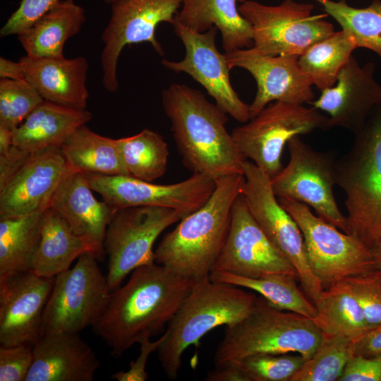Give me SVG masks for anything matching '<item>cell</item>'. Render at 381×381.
<instances>
[{
	"label": "cell",
	"mask_w": 381,
	"mask_h": 381,
	"mask_svg": "<svg viewBox=\"0 0 381 381\" xmlns=\"http://www.w3.org/2000/svg\"><path fill=\"white\" fill-rule=\"evenodd\" d=\"M194 282L155 262L143 265L128 282L111 292L92 328L115 358L157 334L172 319Z\"/></svg>",
	"instance_id": "cell-1"
},
{
	"label": "cell",
	"mask_w": 381,
	"mask_h": 381,
	"mask_svg": "<svg viewBox=\"0 0 381 381\" xmlns=\"http://www.w3.org/2000/svg\"><path fill=\"white\" fill-rule=\"evenodd\" d=\"M176 147L186 167L214 180L243 175L246 158L226 128L227 114L198 90L172 83L162 92Z\"/></svg>",
	"instance_id": "cell-2"
},
{
	"label": "cell",
	"mask_w": 381,
	"mask_h": 381,
	"mask_svg": "<svg viewBox=\"0 0 381 381\" xmlns=\"http://www.w3.org/2000/svg\"><path fill=\"white\" fill-rule=\"evenodd\" d=\"M244 180L243 174L216 180L207 202L163 236L154 251L155 262L194 282L209 277L226 241L232 206Z\"/></svg>",
	"instance_id": "cell-3"
},
{
	"label": "cell",
	"mask_w": 381,
	"mask_h": 381,
	"mask_svg": "<svg viewBox=\"0 0 381 381\" xmlns=\"http://www.w3.org/2000/svg\"><path fill=\"white\" fill-rule=\"evenodd\" d=\"M257 296L209 277L195 282L168 323L157 349L159 363L169 379L176 378L183 353L219 326L236 324L253 310Z\"/></svg>",
	"instance_id": "cell-4"
},
{
	"label": "cell",
	"mask_w": 381,
	"mask_h": 381,
	"mask_svg": "<svg viewBox=\"0 0 381 381\" xmlns=\"http://www.w3.org/2000/svg\"><path fill=\"white\" fill-rule=\"evenodd\" d=\"M355 136L337 160L336 183L346 195L348 234L370 250L381 241V106Z\"/></svg>",
	"instance_id": "cell-5"
},
{
	"label": "cell",
	"mask_w": 381,
	"mask_h": 381,
	"mask_svg": "<svg viewBox=\"0 0 381 381\" xmlns=\"http://www.w3.org/2000/svg\"><path fill=\"white\" fill-rule=\"evenodd\" d=\"M225 327L215 365L258 353H296L306 361L322 335L311 318L277 308L260 295L247 317Z\"/></svg>",
	"instance_id": "cell-6"
},
{
	"label": "cell",
	"mask_w": 381,
	"mask_h": 381,
	"mask_svg": "<svg viewBox=\"0 0 381 381\" xmlns=\"http://www.w3.org/2000/svg\"><path fill=\"white\" fill-rule=\"evenodd\" d=\"M277 200L298 226L309 266L324 288L375 270L371 250L356 237L315 215L306 204L289 198Z\"/></svg>",
	"instance_id": "cell-7"
},
{
	"label": "cell",
	"mask_w": 381,
	"mask_h": 381,
	"mask_svg": "<svg viewBox=\"0 0 381 381\" xmlns=\"http://www.w3.org/2000/svg\"><path fill=\"white\" fill-rule=\"evenodd\" d=\"M328 128V116L314 107L274 101L231 134L246 159L272 178L284 168L281 158L289 140Z\"/></svg>",
	"instance_id": "cell-8"
},
{
	"label": "cell",
	"mask_w": 381,
	"mask_h": 381,
	"mask_svg": "<svg viewBox=\"0 0 381 381\" xmlns=\"http://www.w3.org/2000/svg\"><path fill=\"white\" fill-rule=\"evenodd\" d=\"M88 253L75 265L57 274L45 306L42 334L49 332L79 333L92 327L105 309L110 295L107 276Z\"/></svg>",
	"instance_id": "cell-9"
},
{
	"label": "cell",
	"mask_w": 381,
	"mask_h": 381,
	"mask_svg": "<svg viewBox=\"0 0 381 381\" xmlns=\"http://www.w3.org/2000/svg\"><path fill=\"white\" fill-rule=\"evenodd\" d=\"M314 6L284 0L267 6L246 0L238 6L253 30V48L270 56H300L308 47L333 33L325 15H313Z\"/></svg>",
	"instance_id": "cell-10"
},
{
	"label": "cell",
	"mask_w": 381,
	"mask_h": 381,
	"mask_svg": "<svg viewBox=\"0 0 381 381\" xmlns=\"http://www.w3.org/2000/svg\"><path fill=\"white\" fill-rule=\"evenodd\" d=\"M243 175L241 194L250 214L295 267L303 289L317 304L325 289L309 266L298 226L278 201L269 175L247 159L243 164Z\"/></svg>",
	"instance_id": "cell-11"
},
{
	"label": "cell",
	"mask_w": 381,
	"mask_h": 381,
	"mask_svg": "<svg viewBox=\"0 0 381 381\" xmlns=\"http://www.w3.org/2000/svg\"><path fill=\"white\" fill-rule=\"evenodd\" d=\"M182 218L176 210L162 207H130L115 212L104 243L111 292L135 269L155 262V241L164 229Z\"/></svg>",
	"instance_id": "cell-12"
},
{
	"label": "cell",
	"mask_w": 381,
	"mask_h": 381,
	"mask_svg": "<svg viewBox=\"0 0 381 381\" xmlns=\"http://www.w3.org/2000/svg\"><path fill=\"white\" fill-rule=\"evenodd\" d=\"M287 145L289 162L271 178L275 195L306 204L318 216L348 234L346 216L339 210L333 191L337 185V160L333 155L314 150L299 135L289 140Z\"/></svg>",
	"instance_id": "cell-13"
},
{
	"label": "cell",
	"mask_w": 381,
	"mask_h": 381,
	"mask_svg": "<svg viewBox=\"0 0 381 381\" xmlns=\"http://www.w3.org/2000/svg\"><path fill=\"white\" fill-rule=\"evenodd\" d=\"M183 0H114L111 16L102 34V82L104 88L115 92L119 89L118 61L127 45L147 42L160 56L164 50L156 38L157 25L174 23Z\"/></svg>",
	"instance_id": "cell-14"
},
{
	"label": "cell",
	"mask_w": 381,
	"mask_h": 381,
	"mask_svg": "<svg viewBox=\"0 0 381 381\" xmlns=\"http://www.w3.org/2000/svg\"><path fill=\"white\" fill-rule=\"evenodd\" d=\"M89 186L115 210L137 206H154L176 210L182 217L202 207L216 188V181L193 173L172 184H155L130 176L85 174Z\"/></svg>",
	"instance_id": "cell-15"
},
{
	"label": "cell",
	"mask_w": 381,
	"mask_h": 381,
	"mask_svg": "<svg viewBox=\"0 0 381 381\" xmlns=\"http://www.w3.org/2000/svg\"><path fill=\"white\" fill-rule=\"evenodd\" d=\"M212 272L253 279L279 273L298 277L295 267L252 216L241 194L232 206L229 231Z\"/></svg>",
	"instance_id": "cell-16"
},
{
	"label": "cell",
	"mask_w": 381,
	"mask_h": 381,
	"mask_svg": "<svg viewBox=\"0 0 381 381\" xmlns=\"http://www.w3.org/2000/svg\"><path fill=\"white\" fill-rule=\"evenodd\" d=\"M172 25L185 47L186 54L179 61L162 59L161 64L175 73L188 74L227 114L238 122H248L251 119L249 104L243 102L234 90L230 80L231 69L224 54L220 53L216 47L217 28L214 26L199 33L177 23Z\"/></svg>",
	"instance_id": "cell-17"
},
{
	"label": "cell",
	"mask_w": 381,
	"mask_h": 381,
	"mask_svg": "<svg viewBox=\"0 0 381 381\" xmlns=\"http://www.w3.org/2000/svg\"><path fill=\"white\" fill-rule=\"evenodd\" d=\"M224 54L230 69L243 68L255 80L257 92L249 104L251 118L274 101L296 104L313 101V85L298 65L299 56H270L253 47Z\"/></svg>",
	"instance_id": "cell-18"
},
{
	"label": "cell",
	"mask_w": 381,
	"mask_h": 381,
	"mask_svg": "<svg viewBox=\"0 0 381 381\" xmlns=\"http://www.w3.org/2000/svg\"><path fill=\"white\" fill-rule=\"evenodd\" d=\"M54 277L32 271L0 277V344L33 346L42 335L43 313Z\"/></svg>",
	"instance_id": "cell-19"
},
{
	"label": "cell",
	"mask_w": 381,
	"mask_h": 381,
	"mask_svg": "<svg viewBox=\"0 0 381 381\" xmlns=\"http://www.w3.org/2000/svg\"><path fill=\"white\" fill-rule=\"evenodd\" d=\"M375 71L373 62L361 66L351 55L335 85L322 90L320 96L310 103L328 114L329 128L339 126L356 133L381 106V85L375 79Z\"/></svg>",
	"instance_id": "cell-20"
},
{
	"label": "cell",
	"mask_w": 381,
	"mask_h": 381,
	"mask_svg": "<svg viewBox=\"0 0 381 381\" xmlns=\"http://www.w3.org/2000/svg\"><path fill=\"white\" fill-rule=\"evenodd\" d=\"M72 172L60 147L34 152L0 188V219L44 211L56 190Z\"/></svg>",
	"instance_id": "cell-21"
},
{
	"label": "cell",
	"mask_w": 381,
	"mask_h": 381,
	"mask_svg": "<svg viewBox=\"0 0 381 381\" xmlns=\"http://www.w3.org/2000/svg\"><path fill=\"white\" fill-rule=\"evenodd\" d=\"M92 191L85 174L71 172L56 190L49 207L64 217L87 253L99 260L106 253V232L116 210L104 200H98Z\"/></svg>",
	"instance_id": "cell-22"
},
{
	"label": "cell",
	"mask_w": 381,
	"mask_h": 381,
	"mask_svg": "<svg viewBox=\"0 0 381 381\" xmlns=\"http://www.w3.org/2000/svg\"><path fill=\"white\" fill-rule=\"evenodd\" d=\"M32 348L25 381H92L100 365L94 350L78 333H45Z\"/></svg>",
	"instance_id": "cell-23"
},
{
	"label": "cell",
	"mask_w": 381,
	"mask_h": 381,
	"mask_svg": "<svg viewBox=\"0 0 381 381\" xmlns=\"http://www.w3.org/2000/svg\"><path fill=\"white\" fill-rule=\"evenodd\" d=\"M25 80L44 100L77 109H86L88 61L84 56L72 59L21 57Z\"/></svg>",
	"instance_id": "cell-24"
},
{
	"label": "cell",
	"mask_w": 381,
	"mask_h": 381,
	"mask_svg": "<svg viewBox=\"0 0 381 381\" xmlns=\"http://www.w3.org/2000/svg\"><path fill=\"white\" fill-rule=\"evenodd\" d=\"M246 0H183L174 23L202 33L215 26L222 35L224 52L253 45L250 23L241 16L238 4Z\"/></svg>",
	"instance_id": "cell-25"
},
{
	"label": "cell",
	"mask_w": 381,
	"mask_h": 381,
	"mask_svg": "<svg viewBox=\"0 0 381 381\" xmlns=\"http://www.w3.org/2000/svg\"><path fill=\"white\" fill-rule=\"evenodd\" d=\"M92 118L77 109L43 101L13 130V145L31 152L61 147L80 126Z\"/></svg>",
	"instance_id": "cell-26"
},
{
	"label": "cell",
	"mask_w": 381,
	"mask_h": 381,
	"mask_svg": "<svg viewBox=\"0 0 381 381\" xmlns=\"http://www.w3.org/2000/svg\"><path fill=\"white\" fill-rule=\"evenodd\" d=\"M86 20L84 8L73 0H60L18 39L31 58H62L66 42Z\"/></svg>",
	"instance_id": "cell-27"
},
{
	"label": "cell",
	"mask_w": 381,
	"mask_h": 381,
	"mask_svg": "<svg viewBox=\"0 0 381 381\" xmlns=\"http://www.w3.org/2000/svg\"><path fill=\"white\" fill-rule=\"evenodd\" d=\"M85 253V245L64 217L52 207L45 210L32 271L40 277H55Z\"/></svg>",
	"instance_id": "cell-28"
},
{
	"label": "cell",
	"mask_w": 381,
	"mask_h": 381,
	"mask_svg": "<svg viewBox=\"0 0 381 381\" xmlns=\"http://www.w3.org/2000/svg\"><path fill=\"white\" fill-rule=\"evenodd\" d=\"M60 148L72 172L130 176L116 139L99 135L85 124L78 128Z\"/></svg>",
	"instance_id": "cell-29"
},
{
	"label": "cell",
	"mask_w": 381,
	"mask_h": 381,
	"mask_svg": "<svg viewBox=\"0 0 381 381\" xmlns=\"http://www.w3.org/2000/svg\"><path fill=\"white\" fill-rule=\"evenodd\" d=\"M43 212L0 219V277L32 271Z\"/></svg>",
	"instance_id": "cell-30"
},
{
	"label": "cell",
	"mask_w": 381,
	"mask_h": 381,
	"mask_svg": "<svg viewBox=\"0 0 381 381\" xmlns=\"http://www.w3.org/2000/svg\"><path fill=\"white\" fill-rule=\"evenodd\" d=\"M312 319L322 333L356 338L370 327L350 286L342 279L323 291Z\"/></svg>",
	"instance_id": "cell-31"
},
{
	"label": "cell",
	"mask_w": 381,
	"mask_h": 381,
	"mask_svg": "<svg viewBox=\"0 0 381 381\" xmlns=\"http://www.w3.org/2000/svg\"><path fill=\"white\" fill-rule=\"evenodd\" d=\"M356 49L353 37L341 29L308 47L298 56V65L313 86L322 91L335 85Z\"/></svg>",
	"instance_id": "cell-32"
},
{
	"label": "cell",
	"mask_w": 381,
	"mask_h": 381,
	"mask_svg": "<svg viewBox=\"0 0 381 381\" xmlns=\"http://www.w3.org/2000/svg\"><path fill=\"white\" fill-rule=\"evenodd\" d=\"M210 277L217 282L251 289L280 310L294 312L311 319L317 315L315 305L298 289L296 276L279 273L253 279L226 272H212Z\"/></svg>",
	"instance_id": "cell-33"
},
{
	"label": "cell",
	"mask_w": 381,
	"mask_h": 381,
	"mask_svg": "<svg viewBox=\"0 0 381 381\" xmlns=\"http://www.w3.org/2000/svg\"><path fill=\"white\" fill-rule=\"evenodd\" d=\"M131 176L152 182L167 169L169 150L162 135L143 129L132 136L116 139Z\"/></svg>",
	"instance_id": "cell-34"
},
{
	"label": "cell",
	"mask_w": 381,
	"mask_h": 381,
	"mask_svg": "<svg viewBox=\"0 0 381 381\" xmlns=\"http://www.w3.org/2000/svg\"><path fill=\"white\" fill-rule=\"evenodd\" d=\"M349 32L357 48H365L381 59V1L375 0L365 8L349 6L345 0H313Z\"/></svg>",
	"instance_id": "cell-35"
},
{
	"label": "cell",
	"mask_w": 381,
	"mask_h": 381,
	"mask_svg": "<svg viewBox=\"0 0 381 381\" xmlns=\"http://www.w3.org/2000/svg\"><path fill=\"white\" fill-rule=\"evenodd\" d=\"M355 338L322 333L313 355L291 377L290 381L339 380L353 356Z\"/></svg>",
	"instance_id": "cell-36"
},
{
	"label": "cell",
	"mask_w": 381,
	"mask_h": 381,
	"mask_svg": "<svg viewBox=\"0 0 381 381\" xmlns=\"http://www.w3.org/2000/svg\"><path fill=\"white\" fill-rule=\"evenodd\" d=\"M229 361L247 381H290L306 359L299 353H258Z\"/></svg>",
	"instance_id": "cell-37"
},
{
	"label": "cell",
	"mask_w": 381,
	"mask_h": 381,
	"mask_svg": "<svg viewBox=\"0 0 381 381\" xmlns=\"http://www.w3.org/2000/svg\"><path fill=\"white\" fill-rule=\"evenodd\" d=\"M43 101L26 80L0 79V126L14 130Z\"/></svg>",
	"instance_id": "cell-38"
},
{
	"label": "cell",
	"mask_w": 381,
	"mask_h": 381,
	"mask_svg": "<svg viewBox=\"0 0 381 381\" xmlns=\"http://www.w3.org/2000/svg\"><path fill=\"white\" fill-rule=\"evenodd\" d=\"M344 279L350 286L368 327L381 325V272L374 270Z\"/></svg>",
	"instance_id": "cell-39"
},
{
	"label": "cell",
	"mask_w": 381,
	"mask_h": 381,
	"mask_svg": "<svg viewBox=\"0 0 381 381\" xmlns=\"http://www.w3.org/2000/svg\"><path fill=\"white\" fill-rule=\"evenodd\" d=\"M32 361V346L1 345L0 381H25Z\"/></svg>",
	"instance_id": "cell-40"
},
{
	"label": "cell",
	"mask_w": 381,
	"mask_h": 381,
	"mask_svg": "<svg viewBox=\"0 0 381 381\" xmlns=\"http://www.w3.org/2000/svg\"><path fill=\"white\" fill-rule=\"evenodd\" d=\"M60 0H20L17 9L0 30V37L19 35L50 10Z\"/></svg>",
	"instance_id": "cell-41"
},
{
	"label": "cell",
	"mask_w": 381,
	"mask_h": 381,
	"mask_svg": "<svg viewBox=\"0 0 381 381\" xmlns=\"http://www.w3.org/2000/svg\"><path fill=\"white\" fill-rule=\"evenodd\" d=\"M339 381H381V356L371 358L353 356Z\"/></svg>",
	"instance_id": "cell-42"
},
{
	"label": "cell",
	"mask_w": 381,
	"mask_h": 381,
	"mask_svg": "<svg viewBox=\"0 0 381 381\" xmlns=\"http://www.w3.org/2000/svg\"><path fill=\"white\" fill-rule=\"evenodd\" d=\"M162 336L156 341H152L150 338H145L140 341V354L135 361L130 363L126 371H118L111 375V378L117 381H145L148 378L145 370L146 364L150 355L157 351L164 340Z\"/></svg>",
	"instance_id": "cell-43"
},
{
	"label": "cell",
	"mask_w": 381,
	"mask_h": 381,
	"mask_svg": "<svg viewBox=\"0 0 381 381\" xmlns=\"http://www.w3.org/2000/svg\"><path fill=\"white\" fill-rule=\"evenodd\" d=\"M34 152L13 145L4 155H0V188L24 166Z\"/></svg>",
	"instance_id": "cell-44"
},
{
	"label": "cell",
	"mask_w": 381,
	"mask_h": 381,
	"mask_svg": "<svg viewBox=\"0 0 381 381\" xmlns=\"http://www.w3.org/2000/svg\"><path fill=\"white\" fill-rule=\"evenodd\" d=\"M353 356L364 358L381 356V325L368 329L355 338Z\"/></svg>",
	"instance_id": "cell-45"
},
{
	"label": "cell",
	"mask_w": 381,
	"mask_h": 381,
	"mask_svg": "<svg viewBox=\"0 0 381 381\" xmlns=\"http://www.w3.org/2000/svg\"><path fill=\"white\" fill-rule=\"evenodd\" d=\"M207 381H247L244 375L230 362L216 365L205 378Z\"/></svg>",
	"instance_id": "cell-46"
},
{
	"label": "cell",
	"mask_w": 381,
	"mask_h": 381,
	"mask_svg": "<svg viewBox=\"0 0 381 381\" xmlns=\"http://www.w3.org/2000/svg\"><path fill=\"white\" fill-rule=\"evenodd\" d=\"M0 78L25 80L24 72L20 62L18 61L15 62L2 56L0 58Z\"/></svg>",
	"instance_id": "cell-47"
},
{
	"label": "cell",
	"mask_w": 381,
	"mask_h": 381,
	"mask_svg": "<svg viewBox=\"0 0 381 381\" xmlns=\"http://www.w3.org/2000/svg\"><path fill=\"white\" fill-rule=\"evenodd\" d=\"M13 145V130L0 126V155L6 154Z\"/></svg>",
	"instance_id": "cell-48"
},
{
	"label": "cell",
	"mask_w": 381,
	"mask_h": 381,
	"mask_svg": "<svg viewBox=\"0 0 381 381\" xmlns=\"http://www.w3.org/2000/svg\"><path fill=\"white\" fill-rule=\"evenodd\" d=\"M375 270L381 272V241L370 249Z\"/></svg>",
	"instance_id": "cell-49"
},
{
	"label": "cell",
	"mask_w": 381,
	"mask_h": 381,
	"mask_svg": "<svg viewBox=\"0 0 381 381\" xmlns=\"http://www.w3.org/2000/svg\"><path fill=\"white\" fill-rule=\"evenodd\" d=\"M114 0H104V2L107 4H110Z\"/></svg>",
	"instance_id": "cell-50"
}]
</instances>
